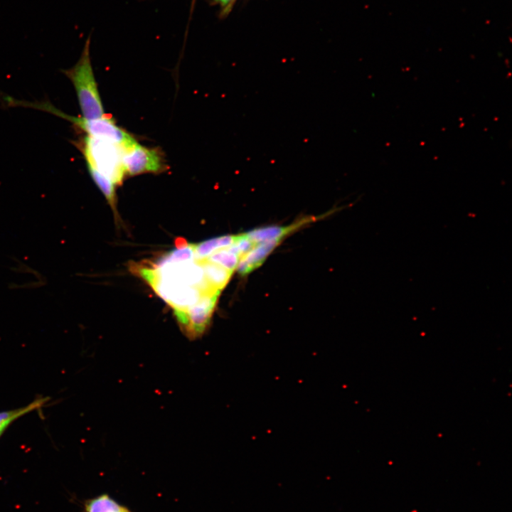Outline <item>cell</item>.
Masks as SVG:
<instances>
[{"instance_id":"6da1fadb","label":"cell","mask_w":512,"mask_h":512,"mask_svg":"<svg viewBox=\"0 0 512 512\" xmlns=\"http://www.w3.org/2000/svg\"><path fill=\"white\" fill-rule=\"evenodd\" d=\"M90 45L89 36L77 63L70 69L63 70L74 86L82 117L86 119H97L105 115L92 66Z\"/></svg>"},{"instance_id":"7a4b0ae2","label":"cell","mask_w":512,"mask_h":512,"mask_svg":"<svg viewBox=\"0 0 512 512\" xmlns=\"http://www.w3.org/2000/svg\"><path fill=\"white\" fill-rule=\"evenodd\" d=\"M75 144L84 156L88 169L98 171L115 185L122 183L126 175L123 147L86 134Z\"/></svg>"},{"instance_id":"3957f363","label":"cell","mask_w":512,"mask_h":512,"mask_svg":"<svg viewBox=\"0 0 512 512\" xmlns=\"http://www.w3.org/2000/svg\"><path fill=\"white\" fill-rule=\"evenodd\" d=\"M36 107L68 119L75 127L85 132L86 135L108 141L124 149L137 142L132 134L117 126L114 120L107 116L86 119L82 117L67 115L48 103L38 104Z\"/></svg>"},{"instance_id":"277c9868","label":"cell","mask_w":512,"mask_h":512,"mask_svg":"<svg viewBox=\"0 0 512 512\" xmlns=\"http://www.w3.org/2000/svg\"><path fill=\"white\" fill-rule=\"evenodd\" d=\"M123 164L126 176L145 173L160 174L166 170L164 155L159 148H149L136 142L124 149Z\"/></svg>"},{"instance_id":"5b68a950","label":"cell","mask_w":512,"mask_h":512,"mask_svg":"<svg viewBox=\"0 0 512 512\" xmlns=\"http://www.w3.org/2000/svg\"><path fill=\"white\" fill-rule=\"evenodd\" d=\"M220 294H204L197 304L175 316L181 329L191 338L203 335L210 324Z\"/></svg>"},{"instance_id":"8992f818","label":"cell","mask_w":512,"mask_h":512,"mask_svg":"<svg viewBox=\"0 0 512 512\" xmlns=\"http://www.w3.org/2000/svg\"><path fill=\"white\" fill-rule=\"evenodd\" d=\"M280 242V240H272L257 243L251 250L240 257L236 268L239 274L246 275L261 266Z\"/></svg>"},{"instance_id":"52a82bcc","label":"cell","mask_w":512,"mask_h":512,"mask_svg":"<svg viewBox=\"0 0 512 512\" xmlns=\"http://www.w3.org/2000/svg\"><path fill=\"white\" fill-rule=\"evenodd\" d=\"M316 219L318 218H316L315 217L304 218L302 220L287 226H269L255 228L245 233V234L255 243L272 240H282L287 235Z\"/></svg>"},{"instance_id":"ba28073f","label":"cell","mask_w":512,"mask_h":512,"mask_svg":"<svg viewBox=\"0 0 512 512\" xmlns=\"http://www.w3.org/2000/svg\"><path fill=\"white\" fill-rule=\"evenodd\" d=\"M198 261L208 284L215 290L221 292L230 280L233 272L206 259Z\"/></svg>"},{"instance_id":"9c48e42d","label":"cell","mask_w":512,"mask_h":512,"mask_svg":"<svg viewBox=\"0 0 512 512\" xmlns=\"http://www.w3.org/2000/svg\"><path fill=\"white\" fill-rule=\"evenodd\" d=\"M238 235H227L203 241L195 245V260L206 259L213 252L232 245L238 239Z\"/></svg>"},{"instance_id":"30bf717a","label":"cell","mask_w":512,"mask_h":512,"mask_svg":"<svg viewBox=\"0 0 512 512\" xmlns=\"http://www.w3.org/2000/svg\"><path fill=\"white\" fill-rule=\"evenodd\" d=\"M83 512H132L107 494H102L85 501Z\"/></svg>"},{"instance_id":"8fae6325","label":"cell","mask_w":512,"mask_h":512,"mask_svg":"<svg viewBox=\"0 0 512 512\" xmlns=\"http://www.w3.org/2000/svg\"><path fill=\"white\" fill-rule=\"evenodd\" d=\"M48 398H39L28 405L13 410L0 412V433H4L6 429L16 419L29 413L35 410L41 409L48 401Z\"/></svg>"},{"instance_id":"7c38bea8","label":"cell","mask_w":512,"mask_h":512,"mask_svg":"<svg viewBox=\"0 0 512 512\" xmlns=\"http://www.w3.org/2000/svg\"><path fill=\"white\" fill-rule=\"evenodd\" d=\"M176 249L169 252L157 262H181L195 260V245L188 243L183 239L176 240Z\"/></svg>"},{"instance_id":"4fadbf2b","label":"cell","mask_w":512,"mask_h":512,"mask_svg":"<svg viewBox=\"0 0 512 512\" xmlns=\"http://www.w3.org/2000/svg\"><path fill=\"white\" fill-rule=\"evenodd\" d=\"M90 176L106 198L112 210L116 212V194L114 183L108 178L93 169H88Z\"/></svg>"},{"instance_id":"5bb4252c","label":"cell","mask_w":512,"mask_h":512,"mask_svg":"<svg viewBox=\"0 0 512 512\" xmlns=\"http://www.w3.org/2000/svg\"><path fill=\"white\" fill-rule=\"evenodd\" d=\"M206 260L218 264L233 272V271L237 268L240 257L228 250V248H225L213 252Z\"/></svg>"},{"instance_id":"9a60e30c","label":"cell","mask_w":512,"mask_h":512,"mask_svg":"<svg viewBox=\"0 0 512 512\" xmlns=\"http://www.w3.org/2000/svg\"><path fill=\"white\" fill-rule=\"evenodd\" d=\"M222 7L223 12L227 14L232 8L235 0H215Z\"/></svg>"},{"instance_id":"2e32d148","label":"cell","mask_w":512,"mask_h":512,"mask_svg":"<svg viewBox=\"0 0 512 512\" xmlns=\"http://www.w3.org/2000/svg\"><path fill=\"white\" fill-rule=\"evenodd\" d=\"M3 433H0V437L2 435Z\"/></svg>"}]
</instances>
